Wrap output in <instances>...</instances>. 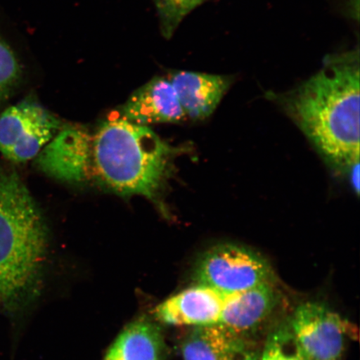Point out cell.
Wrapping results in <instances>:
<instances>
[{
    "mask_svg": "<svg viewBox=\"0 0 360 360\" xmlns=\"http://www.w3.org/2000/svg\"><path fill=\"white\" fill-rule=\"evenodd\" d=\"M228 360H258L257 358L255 357L254 354L249 352L247 349L240 351V352L237 353L233 355V357Z\"/></svg>",
    "mask_w": 360,
    "mask_h": 360,
    "instance_id": "cell-18",
    "label": "cell"
},
{
    "mask_svg": "<svg viewBox=\"0 0 360 360\" xmlns=\"http://www.w3.org/2000/svg\"><path fill=\"white\" fill-rule=\"evenodd\" d=\"M35 159L49 176L69 183L85 181L93 170V139L80 126H62Z\"/></svg>",
    "mask_w": 360,
    "mask_h": 360,
    "instance_id": "cell-7",
    "label": "cell"
},
{
    "mask_svg": "<svg viewBox=\"0 0 360 360\" xmlns=\"http://www.w3.org/2000/svg\"><path fill=\"white\" fill-rule=\"evenodd\" d=\"M48 229L15 171L0 169V308L15 314L34 298L46 255Z\"/></svg>",
    "mask_w": 360,
    "mask_h": 360,
    "instance_id": "cell-2",
    "label": "cell"
},
{
    "mask_svg": "<svg viewBox=\"0 0 360 360\" xmlns=\"http://www.w3.org/2000/svg\"><path fill=\"white\" fill-rule=\"evenodd\" d=\"M179 153L147 126L112 117L93 139V170L112 191L152 200L167 180Z\"/></svg>",
    "mask_w": 360,
    "mask_h": 360,
    "instance_id": "cell-3",
    "label": "cell"
},
{
    "mask_svg": "<svg viewBox=\"0 0 360 360\" xmlns=\"http://www.w3.org/2000/svg\"><path fill=\"white\" fill-rule=\"evenodd\" d=\"M22 68L11 45L0 35V106L20 84Z\"/></svg>",
    "mask_w": 360,
    "mask_h": 360,
    "instance_id": "cell-16",
    "label": "cell"
},
{
    "mask_svg": "<svg viewBox=\"0 0 360 360\" xmlns=\"http://www.w3.org/2000/svg\"><path fill=\"white\" fill-rule=\"evenodd\" d=\"M120 115L129 122L143 126L177 124L186 119L172 83L165 76H155L135 90Z\"/></svg>",
    "mask_w": 360,
    "mask_h": 360,
    "instance_id": "cell-9",
    "label": "cell"
},
{
    "mask_svg": "<svg viewBox=\"0 0 360 360\" xmlns=\"http://www.w3.org/2000/svg\"><path fill=\"white\" fill-rule=\"evenodd\" d=\"M206 0H198V6H200L202 3L205 2Z\"/></svg>",
    "mask_w": 360,
    "mask_h": 360,
    "instance_id": "cell-19",
    "label": "cell"
},
{
    "mask_svg": "<svg viewBox=\"0 0 360 360\" xmlns=\"http://www.w3.org/2000/svg\"><path fill=\"white\" fill-rule=\"evenodd\" d=\"M232 294L197 285L171 296L155 309L157 321L175 326H201L218 323Z\"/></svg>",
    "mask_w": 360,
    "mask_h": 360,
    "instance_id": "cell-8",
    "label": "cell"
},
{
    "mask_svg": "<svg viewBox=\"0 0 360 360\" xmlns=\"http://www.w3.org/2000/svg\"><path fill=\"white\" fill-rule=\"evenodd\" d=\"M62 127L60 120L33 97L0 115V153L12 163L35 159Z\"/></svg>",
    "mask_w": 360,
    "mask_h": 360,
    "instance_id": "cell-5",
    "label": "cell"
},
{
    "mask_svg": "<svg viewBox=\"0 0 360 360\" xmlns=\"http://www.w3.org/2000/svg\"><path fill=\"white\" fill-rule=\"evenodd\" d=\"M167 354L163 333L148 319H139L120 333L103 360H165Z\"/></svg>",
    "mask_w": 360,
    "mask_h": 360,
    "instance_id": "cell-12",
    "label": "cell"
},
{
    "mask_svg": "<svg viewBox=\"0 0 360 360\" xmlns=\"http://www.w3.org/2000/svg\"><path fill=\"white\" fill-rule=\"evenodd\" d=\"M349 177L355 193H359V162L355 163L348 171Z\"/></svg>",
    "mask_w": 360,
    "mask_h": 360,
    "instance_id": "cell-17",
    "label": "cell"
},
{
    "mask_svg": "<svg viewBox=\"0 0 360 360\" xmlns=\"http://www.w3.org/2000/svg\"><path fill=\"white\" fill-rule=\"evenodd\" d=\"M274 276L271 265L262 255L249 248L227 243L207 250L195 269L197 285L229 295L274 283Z\"/></svg>",
    "mask_w": 360,
    "mask_h": 360,
    "instance_id": "cell-4",
    "label": "cell"
},
{
    "mask_svg": "<svg viewBox=\"0 0 360 360\" xmlns=\"http://www.w3.org/2000/svg\"><path fill=\"white\" fill-rule=\"evenodd\" d=\"M261 360H310L300 347L289 325L274 330L268 337Z\"/></svg>",
    "mask_w": 360,
    "mask_h": 360,
    "instance_id": "cell-14",
    "label": "cell"
},
{
    "mask_svg": "<svg viewBox=\"0 0 360 360\" xmlns=\"http://www.w3.org/2000/svg\"><path fill=\"white\" fill-rule=\"evenodd\" d=\"M245 349L243 337L219 323L193 327L181 347L184 360H228Z\"/></svg>",
    "mask_w": 360,
    "mask_h": 360,
    "instance_id": "cell-13",
    "label": "cell"
},
{
    "mask_svg": "<svg viewBox=\"0 0 360 360\" xmlns=\"http://www.w3.org/2000/svg\"><path fill=\"white\" fill-rule=\"evenodd\" d=\"M292 335L310 360H338L354 327L327 306L306 302L296 309L289 323Z\"/></svg>",
    "mask_w": 360,
    "mask_h": 360,
    "instance_id": "cell-6",
    "label": "cell"
},
{
    "mask_svg": "<svg viewBox=\"0 0 360 360\" xmlns=\"http://www.w3.org/2000/svg\"><path fill=\"white\" fill-rule=\"evenodd\" d=\"M360 60L356 51L330 55L300 86L272 94L319 154L336 171L359 162Z\"/></svg>",
    "mask_w": 360,
    "mask_h": 360,
    "instance_id": "cell-1",
    "label": "cell"
},
{
    "mask_svg": "<svg viewBox=\"0 0 360 360\" xmlns=\"http://www.w3.org/2000/svg\"><path fill=\"white\" fill-rule=\"evenodd\" d=\"M168 78L186 118L193 121L208 119L233 83L231 75L186 70L171 71Z\"/></svg>",
    "mask_w": 360,
    "mask_h": 360,
    "instance_id": "cell-10",
    "label": "cell"
},
{
    "mask_svg": "<svg viewBox=\"0 0 360 360\" xmlns=\"http://www.w3.org/2000/svg\"><path fill=\"white\" fill-rule=\"evenodd\" d=\"M159 17L161 34L172 38L184 18L198 6V0H153Z\"/></svg>",
    "mask_w": 360,
    "mask_h": 360,
    "instance_id": "cell-15",
    "label": "cell"
},
{
    "mask_svg": "<svg viewBox=\"0 0 360 360\" xmlns=\"http://www.w3.org/2000/svg\"><path fill=\"white\" fill-rule=\"evenodd\" d=\"M278 295L274 283H265L232 294L225 304L219 323L244 337L260 326L276 307Z\"/></svg>",
    "mask_w": 360,
    "mask_h": 360,
    "instance_id": "cell-11",
    "label": "cell"
}]
</instances>
